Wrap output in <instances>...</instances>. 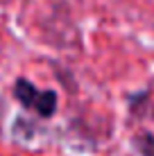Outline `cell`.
<instances>
[{"instance_id": "cell-1", "label": "cell", "mask_w": 154, "mask_h": 156, "mask_svg": "<svg viewBox=\"0 0 154 156\" xmlns=\"http://www.w3.org/2000/svg\"><path fill=\"white\" fill-rule=\"evenodd\" d=\"M14 95L20 100L23 106L36 111V113L43 115V118H50L57 111V95H55V90H39L32 82H27V79H18V82H16Z\"/></svg>"}, {"instance_id": "cell-2", "label": "cell", "mask_w": 154, "mask_h": 156, "mask_svg": "<svg viewBox=\"0 0 154 156\" xmlns=\"http://www.w3.org/2000/svg\"><path fill=\"white\" fill-rule=\"evenodd\" d=\"M136 147H138V152L143 156H154V138L147 136V133H143L138 140H136Z\"/></svg>"}]
</instances>
